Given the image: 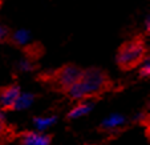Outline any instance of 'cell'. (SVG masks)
<instances>
[{
    "instance_id": "cell-1",
    "label": "cell",
    "mask_w": 150,
    "mask_h": 145,
    "mask_svg": "<svg viewBox=\"0 0 150 145\" xmlns=\"http://www.w3.org/2000/svg\"><path fill=\"white\" fill-rule=\"evenodd\" d=\"M113 88L109 75L100 68L82 69L80 80L71 87L65 95L74 101H85L86 99H98Z\"/></svg>"
},
{
    "instance_id": "cell-2",
    "label": "cell",
    "mask_w": 150,
    "mask_h": 145,
    "mask_svg": "<svg viewBox=\"0 0 150 145\" xmlns=\"http://www.w3.org/2000/svg\"><path fill=\"white\" fill-rule=\"evenodd\" d=\"M149 56L146 43L142 37H134L122 43L116 55V63L121 71H132L138 68V65Z\"/></svg>"
},
{
    "instance_id": "cell-3",
    "label": "cell",
    "mask_w": 150,
    "mask_h": 145,
    "mask_svg": "<svg viewBox=\"0 0 150 145\" xmlns=\"http://www.w3.org/2000/svg\"><path fill=\"white\" fill-rule=\"evenodd\" d=\"M81 75L82 68L74 65V64H65L61 68L49 73L45 81L49 82L52 89L60 92V93H67L71 89V87L80 80Z\"/></svg>"
},
{
    "instance_id": "cell-4",
    "label": "cell",
    "mask_w": 150,
    "mask_h": 145,
    "mask_svg": "<svg viewBox=\"0 0 150 145\" xmlns=\"http://www.w3.org/2000/svg\"><path fill=\"white\" fill-rule=\"evenodd\" d=\"M20 95V87L17 84H9L7 87L0 88V108L3 111H13L16 109V104Z\"/></svg>"
},
{
    "instance_id": "cell-5",
    "label": "cell",
    "mask_w": 150,
    "mask_h": 145,
    "mask_svg": "<svg viewBox=\"0 0 150 145\" xmlns=\"http://www.w3.org/2000/svg\"><path fill=\"white\" fill-rule=\"evenodd\" d=\"M19 139L21 145H49L52 141V136L37 132H24L19 136Z\"/></svg>"
},
{
    "instance_id": "cell-6",
    "label": "cell",
    "mask_w": 150,
    "mask_h": 145,
    "mask_svg": "<svg viewBox=\"0 0 150 145\" xmlns=\"http://www.w3.org/2000/svg\"><path fill=\"white\" fill-rule=\"evenodd\" d=\"M125 124V119L122 116H118V114H114V116L109 117L108 120H105L104 122L100 127V131H105V132H112L114 129H117L118 127H122Z\"/></svg>"
},
{
    "instance_id": "cell-7",
    "label": "cell",
    "mask_w": 150,
    "mask_h": 145,
    "mask_svg": "<svg viewBox=\"0 0 150 145\" xmlns=\"http://www.w3.org/2000/svg\"><path fill=\"white\" fill-rule=\"evenodd\" d=\"M15 45H20L24 47L31 41V33L25 29H19V31H15L11 35V37H8Z\"/></svg>"
},
{
    "instance_id": "cell-8",
    "label": "cell",
    "mask_w": 150,
    "mask_h": 145,
    "mask_svg": "<svg viewBox=\"0 0 150 145\" xmlns=\"http://www.w3.org/2000/svg\"><path fill=\"white\" fill-rule=\"evenodd\" d=\"M13 137H15L13 129L8 125V122L6 121L3 114L0 113V140H3L4 142H7V141H11Z\"/></svg>"
},
{
    "instance_id": "cell-9",
    "label": "cell",
    "mask_w": 150,
    "mask_h": 145,
    "mask_svg": "<svg viewBox=\"0 0 150 145\" xmlns=\"http://www.w3.org/2000/svg\"><path fill=\"white\" fill-rule=\"evenodd\" d=\"M91 109H92L91 104H86V102H84V101H80L79 104H77V105L68 113V120L77 119V117H80V116H84V114H86Z\"/></svg>"
},
{
    "instance_id": "cell-10",
    "label": "cell",
    "mask_w": 150,
    "mask_h": 145,
    "mask_svg": "<svg viewBox=\"0 0 150 145\" xmlns=\"http://www.w3.org/2000/svg\"><path fill=\"white\" fill-rule=\"evenodd\" d=\"M138 75L141 79H149L150 76V61H149V56L145 57V60L138 65Z\"/></svg>"
},
{
    "instance_id": "cell-11",
    "label": "cell",
    "mask_w": 150,
    "mask_h": 145,
    "mask_svg": "<svg viewBox=\"0 0 150 145\" xmlns=\"http://www.w3.org/2000/svg\"><path fill=\"white\" fill-rule=\"evenodd\" d=\"M8 35H9L8 28H7V27H4V26H0V44L3 43L4 40L8 39Z\"/></svg>"
},
{
    "instance_id": "cell-12",
    "label": "cell",
    "mask_w": 150,
    "mask_h": 145,
    "mask_svg": "<svg viewBox=\"0 0 150 145\" xmlns=\"http://www.w3.org/2000/svg\"><path fill=\"white\" fill-rule=\"evenodd\" d=\"M54 121V117L53 119H47V120H42V119H35V122H36L39 127H41V128H44V127L49 125L51 122Z\"/></svg>"
},
{
    "instance_id": "cell-13",
    "label": "cell",
    "mask_w": 150,
    "mask_h": 145,
    "mask_svg": "<svg viewBox=\"0 0 150 145\" xmlns=\"http://www.w3.org/2000/svg\"><path fill=\"white\" fill-rule=\"evenodd\" d=\"M20 68L23 69V71H29V69H31V60L29 59L23 60V61L20 63Z\"/></svg>"
},
{
    "instance_id": "cell-14",
    "label": "cell",
    "mask_w": 150,
    "mask_h": 145,
    "mask_svg": "<svg viewBox=\"0 0 150 145\" xmlns=\"http://www.w3.org/2000/svg\"><path fill=\"white\" fill-rule=\"evenodd\" d=\"M4 144H6V142H4L3 140H0V145H4Z\"/></svg>"
},
{
    "instance_id": "cell-15",
    "label": "cell",
    "mask_w": 150,
    "mask_h": 145,
    "mask_svg": "<svg viewBox=\"0 0 150 145\" xmlns=\"http://www.w3.org/2000/svg\"><path fill=\"white\" fill-rule=\"evenodd\" d=\"M1 6H3V0H0V8H1Z\"/></svg>"
},
{
    "instance_id": "cell-16",
    "label": "cell",
    "mask_w": 150,
    "mask_h": 145,
    "mask_svg": "<svg viewBox=\"0 0 150 145\" xmlns=\"http://www.w3.org/2000/svg\"><path fill=\"white\" fill-rule=\"evenodd\" d=\"M88 145H93V144H88Z\"/></svg>"
}]
</instances>
